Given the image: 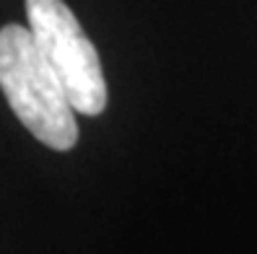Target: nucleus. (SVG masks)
Returning <instances> with one entry per match:
<instances>
[{
	"label": "nucleus",
	"instance_id": "nucleus-1",
	"mask_svg": "<svg viewBox=\"0 0 257 254\" xmlns=\"http://www.w3.org/2000/svg\"><path fill=\"white\" fill-rule=\"evenodd\" d=\"M0 88L13 114L39 143L52 151L75 145L78 125L70 96L29 26L0 29Z\"/></svg>",
	"mask_w": 257,
	"mask_h": 254
},
{
	"label": "nucleus",
	"instance_id": "nucleus-2",
	"mask_svg": "<svg viewBox=\"0 0 257 254\" xmlns=\"http://www.w3.org/2000/svg\"><path fill=\"white\" fill-rule=\"evenodd\" d=\"M26 19L42 55L63 81L73 109L88 117L101 114L109 96L101 60L73 11L63 0H26Z\"/></svg>",
	"mask_w": 257,
	"mask_h": 254
}]
</instances>
